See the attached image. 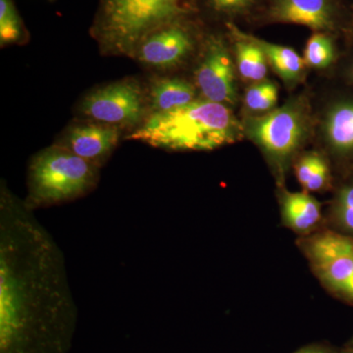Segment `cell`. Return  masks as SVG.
Masks as SVG:
<instances>
[{
    "label": "cell",
    "instance_id": "6da1fadb",
    "mask_svg": "<svg viewBox=\"0 0 353 353\" xmlns=\"http://www.w3.org/2000/svg\"><path fill=\"white\" fill-rule=\"evenodd\" d=\"M77 308L63 253L24 199L0 194V353H67Z\"/></svg>",
    "mask_w": 353,
    "mask_h": 353
},
{
    "label": "cell",
    "instance_id": "7a4b0ae2",
    "mask_svg": "<svg viewBox=\"0 0 353 353\" xmlns=\"http://www.w3.org/2000/svg\"><path fill=\"white\" fill-rule=\"evenodd\" d=\"M243 132L245 128L229 106L201 99L150 114L125 139L174 152H209L239 141Z\"/></svg>",
    "mask_w": 353,
    "mask_h": 353
},
{
    "label": "cell",
    "instance_id": "3957f363",
    "mask_svg": "<svg viewBox=\"0 0 353 353\" xmlns=\"http://www.w3.org/2000/svg\"><path fill=\"white\" fill-rule=\"evenodd\" d=\"M197 10L196 0H101L90 34L101 54L134 59L152 32Z\"/></svg>",
    "mask_w": 353,
    "mask_h": 353
},
{
    "label": "cell",
    "instance_id": "277c9868",
    "mask_svg": "<svg viewBox=\"0 0 353 353\" xmlns=\"http://www.w3.org/2000/svg\"><path fill=\"white\" fill-rule=\"evenodd\" d=\"M99 169L61 146L44 148L30 162L26 204L34 211L85 196L97 188Z\"/></svg>",
    "mask_w": 353,
    "mask_h": 353
},
{
    "label": "cell",
    "instance_id": "5b68a950",
    "mask_svg": "<svg viewBox=\"0 0 353 353\" xmlns=\"http://www.w3.org/2000/svg\"><path fill=\"white\" fill-rule=\"evenodd\" d=\"M77 112L79 120L103 123L131 132L150 116L148 90L134 78L106 83L85 94Z\"/></svg>",
    "mask_w": 353,
    "mask_h": 353
},
{
    "label": "cell",
    "instance_id": "8992f818",
    "mask_svg": "<svg viewBox=\"0 0 353 353\" xmlns=\"http://www.w3.org/2000/svg\"><path fill=\"white\" fill-rule=\"evenodd\" d=\"M245 132L267 154L279 162L289 159L303 145L310 128L303 101L287 102L260 117L246 121Z\"/></svg>",
    "mask_w": 353,
    "mask_h": 353
},
{
    "label": "cell",
    "instance_id": "52a82bcc",
    "mask_svg": "<svg viewBox=\"0 0 353 353\" xmlns=\"http://www.w3.org/2000/svg\"><path fill=\"white\" fill-rule=\"evenodd\" d=\"M192 19L176 21L152 32L139 46L134 59L152 71L169 72L182 66L199 43Z\"/></svg>",
    "mask_w": 353,
    "mask_h": 353
},
{
    "label": "cell",
    "instance_id": "ba28073f",
    "mask_svg": "<svg viewBox=\"0 0 353 353\" xmlns=\"http://www.w3.org/2000/svg\"><path fill=\"white\" fill-rule=\"evenodd\" d=\"M194 85L202 99L227 106L238 101L236 73L231 53L222 37L209 34L201 43Z\"/></svg>",
    "mask_w": 353,
    "mask_h": 353
},
{
    "label": "cell",
    "instance_id": "9c48e42d",
    "mask_svg": "<svg viewBox=\"0 0 353 353\" xmlns=\"http://www.w3.org/2000/svg\"><path fill=\"white\" fill-rule=\"evenodd\" d=\"M304 250L327 287L345 296L353 279V240L325 232L305 241Z\"/></svg>",
    "mask_w": 353,
    "mask_h": 353
},
{
    "label": "cell",
    "instance_id": "30bf717a",
    "mask_svg": "<svg viewBox=\"0 0 353 353\" xmlns=\"http://www.w3.org/2000/svg\"><path fill=\"white\" fill-rule=\"evenodd\" d=\"M122 132L118 127L79 120L66 128L54 145L101 168L117 148Z\"/></svg>",
    "mask_w": 353,
    "mask_h": 353
},
{
    "label": "cell",
    "instance_id": "8fae6325",
    "mask_svg": "<svg viewBox=\"0 0 353 353\" xmlns=\"http://www.w3.org/2000/svg\"><path fill=\"white\" fill-rule=\"evenodd\" d=\"M268 17L274 22L304 26L315 32L331 31L334 27L332 0H273Z\"/></svg>",
    "mask_w": 353,
    "mask_h": 353
},
{
    "label": "cell",
    "instance_id": "7c38bea8",
    "mask_svg": "<svg viewBox=\"0 0 353 353\" xmlns=\"http://www.w3.org/2000/svg\"><path fill=\"white\" fill-rule=\"evenodd\" d=\"M150 115L167 112L196 101L199 90L194 83L181 78L159 77L146 85Z\"/></svg>",
    "mask_w": 353,
    "mask_h": 353
},
{
    "label": "cell",
    "instance_id": "4fadbf2b",
    "mask_svg": "<svg viewBox=\"0 0 353 353\" xmlns=\"http://www.w3.org/2000/svg\"><path fill=\"white\" fill-rule=\"evenodd\" d=\"M227 28L234 41L236 70L241 78L248 82L264 81L269 63L263 50L233 23H228Z\"/></svg>",
    "mask_w": 353,
    "mask_h": 353
},
{
    "label": "cell",
    "instance_id": "5bb4252c",
    "mask_svg": "<svg viewBox=\"0 0 353 353\" xmlns=\"http://www.w3.org/2000/svg\"><path fill=\"white\" fill-rule=\"evenodd\" d=\"M283 215L288 226L297 232H308L321 220L319 202L307 192H285Z\"/></svg>",
    "mask_w": 353,
    "mask_h": 353
},
{
    "label": "cell",
    "instance_id": "9a60e30c",
    "mask_svg": "<svg viewBox=\"0 0 353 353\" xmlns=\"http://www.w3.org/2000/svg\"><path fill=\"white\" fill-rule=\"evenodd\" d=\"M246 36L259 44L266 55L268 63L285 83L292 85L303 78L305 62L294 48L269 43L252 34H246Z\"/></svg>",
    "mask_w": 353,
    "mask_h": 353
},
{
    "label": "cell",
    "instance_id": "2e32d148",
    "mask_svg": "<svg viewBox=\"0 0 353 353\" xmlns=\"http://www.w3.org/2000/svg\"><path fill=\"white\" fill-rule=\"evenodd\" d=\"M325 134L336 152H353V103L336 104L329 111Z\"/></svg>",
    "mask_w": 353,
    "mask_h": 353
},
{
    "label": "cell",
    "instance_id": "e0dca14e",
    "mask_svg": "<svg viewBox=\"0 0 353 353\" xmlns=\"http://www.w3.org/2000/svg\"><path fill=\"white\" fill-rule=\"evenodd\" d=\"M296 176L306 192H320L328 185L329 165L319 153L308 152L296 162Z\"/></svg>",
    "mask_w": 353,
    "mask_h": 353
},
{
    "label": "cell",
    "instance_id": "ac0fdd59",
    "mask_svg": "<svg viewBox=\"0 0 353 353\" xmlns=\"http://www.w3.org/2000/svg\"><path fill=\"white\" fill-rule=\"evenodd\" d=\"M29 41L26 29L13 0H0V46L25 44Z\"/></svg>",
    "mask_w": 353,
    "mask_h": 353
},
{
    "label": "cell",
    "instance_id": "d6986e66",
    "mask_svg": "<svg viewBox=\"0 0 353 353\" xmlns=\"http://www.w3.org/2000/svg\"><path fill=\"white\" fill-rule=\"evenodd\" d=\"M278 99V88L275 83L264 80L245 90L243 103L250 112L268 113L276 108Z\"/></svg>",
    "mask_w": 353,
    "mask_h": 353
},
{
    "label": "cell",
    "instance_id": "ffe728a7",
    "mask_svg": "<svg viewBox=\"0 0 353 353\" xmlns=\"http://www.w3.org/2000/svg\"><path fill=\"white\" fill-rule=\"evenodd\" d=\"M334 44L326 34L316 32L309 38L304 50V62L311 68H327L333 63Z\"/></svg>",
    "mask_w": 353,
    "mask_h": 353
},
{
    "label": "cell",
    "instance_id": "44dd1931",
    "mask_svg": "<svg viewBox=\"0 0 353 353\" xmlns=\"http://www.w3.org/2000/svg\"><path fill=\"white\" fill-rule=\"evenodd\" d=\"M334 213L338 224L353 234V185L341 190L334 203Z\"/></svg>",
    "mask_w": 353,
    "mask_h": 353
},
{
    "label": "cell",
    "instance_id": "7402d4cb",
    "mask_svg": "<svg viewBox=\"0 0 353 353\" xmlns=\"http://www.w3.org/2000/svg\"><path fill=\"white\" fill-rule=\"evenodd\" d=\"M257 1L259 0H204V3L216 15L234 17L248 12Z\"/></svg>",
    "mask_w": 353,
    "mask_h": 353
},
{
    "label": "cell",
    "instance_id": "603a6c76",
    "mask_svg": "<svg viewBox=\"0 0 353 353\" xmlns=\"http://www.w3.org/2000/svg\"><path fill=\"white\" fill-rule=\"evenodd\" d=\"M296 353H329L325 348L320 347H308L303 348Z\"/></svg>",
    "mask_w": 353,
    "mask_h": 353
},
{
    "label": "cell",
    "instance_id": "cb8c5ba5",
    "mask_svg": "<svg viewBox=\"0 0 353 353\" xmlns=\"http://www.w3.org/2000/svg\"><path fill=\"white\" fill-rule=\"evenodd\" d=\"M345 353H353V350H350V352H345Z\"/></svg>",
    "mask_w": 353,
    "mask_h": 353
}]
</instances>
